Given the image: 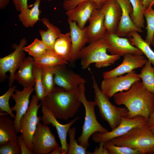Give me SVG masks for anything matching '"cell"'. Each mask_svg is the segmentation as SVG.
Returning a JSON list of instances; mask_svg holds the SVG:
<instances>
[{
    "mask_svg": "<svg viewBox=\"0 0 154 154\" xmlns=\"http://www.w3.org/2000/svg\"><path fill=\"white\" fill-rule=\"evenodd\" d=\"M16 86L10 87L4 94L0 96V112H7L12 118L14 119L15 116L13 113V111L9 106V100L12 94L16 90Z\"/></svg>",
    "mask_w": 154,
    "mask_h": 154,
    "instance_id": "36",
    "label": "cell"
},
{
    "mask_svg": "<svg viewBox=\"0 0 154 154\" xmlns=\"http://www.w3.org/2000/svg\"><path fill=\"white\" fill-rule=\"evenodd\" d=\"M88 21V37L89 43L103 38L107 31L104 23V16L98 9L92 13Z\"/></svg>",
    "mask_w": 154,
    "mask_h": 154,
    "instance_id": "21",
    "label": "cell"
},
{
    "mask_svg": "<svg viewBox=\"0 0 154 154\" xmlns=\"http://www.w3.org/2000/svg\"><path fill=\"white\" fill-rule=\"evenodd\" d=\"M55 66L41 68L42 70V80L46 96L55 87L54 77Z\"/></svg>",
    "mask_w": 154,
    "mask_h": 154,
    "instance_id": "31",
    "label": "cell"
},
{
    "mask_svg": "<svg viewBox=\"0 0 154 154\" xmlns=\"http://www.w3.org/2000/svg\"><path fill=\"white\" fill-rule=\"evenodd\" d=\"M23 50L36 59L44 54L48 50L41 40L36 38L30 44L25 46Z\"/></svg>",
    "mask_w": 154,
    "mask_h": 154,
    "instance_id": "33",
    "label": "cell"
},
{
    "mask_svg": "<svg viewBox=\"0 0 154 154\" xmlns=\"http://www.w3.org/2000/svg\"><path fill=\"white\" fill-rule=\"evenodd\" d=\"M45 0V1H50L51 0Z\"/></svg>",
    "mask_w": 154,
    "mask_h": 154,
    "instance_id": "50",
    "label": "cell"
},
{
    "mask_svg": "<svg viewBox=\"0 0 154 154\" xmlns=\"http://www.w3.org/2000/svg\"><path fill=\"white\" fill-rule=\"evenodd\" d=\"M147 125L150 128L154 125V110L148 120Z\"/></svg>",
    "mask_w": 154,
    "mask_h": 154,
    "instance_id": "44",
    "label": "cell"
},
{
    "mask_svg": "<svg viewBox=\"0 0 154 154\" xmlns=\"http://www.w3.org/2000/svg\"><path fill=\"white\" fill-rule=\"evenodd\" d=\"M104 17L107 32L116 33L120 21L121 9L116 0H109L100 9Z\"/></svg>",
    "mask_w": 154,
    "mask_h": 154,
    "instance_id": "20",
    "label": "cell"
},
{
    "mask_svg": "<svg viewBox=\"0 0 154 154\" xmlns=\"http://www.w3.org/2000/svg\"><path fill=\"white\" fill-rule=\"evenodd\" d=\"M34 59L30 56L25 58L14 75V79L24 88L32 87L35 85L33 74Z\"/></svg>",
    "mask_w": 154,
    "mask_h": 154,
    "instance_id": "22",
    "label": "cell"
},
{
    "mask_svg": "<svg viewBox=\"0 0 154 154\" xmlns=\"http://www.w3.org/2000/svg\"><path fill=\"white\" fill-rule=\"evenodd\" d=\"M147 121L145 118L140 116L133 118L124 117L116 128L104 133H94L92 135V139L96 143H104L125 134L134 128L147 124Z\"/></svg>",
    "mask_w": 154,
    "mask_h": 154,
    "instance_id": "10",
    "label": "cell"
},
{
    "mask_svg": "<svg viewBox=\"0 0 154 154\" xmlns=\"http://www.w3.org/2000/svg\"><path fill=\"white\" fill-rule=\"evenodd\" d=\"M144 11L152 8L154 3V0H142Z\"/></svg>",
    "mask_w": 154,
    "mask_h": 154,
    "instance_id": "43",
    "label": "cell"
},
{
    "mask_svg": "<svg viewBox=\"0 0 154 154\" xmlns=\"http://www.w3.org/2000/svg\"><path fill=\"white\" fill-rule=\"evenodd\" d=\"M143 14L147 23V34L145 40L150 45L154 35V10L152 8L147 9L144 11Z\"/></svg>",
    "mask_w": 154,
    "mask_h": 154,
    "instance_id": "35",
    "label": "cell"
},
{
    "mask_svg": "<svg viewBox=\"0 0 154 154\" xmlns=\"http://www.w3.org/2000/svg\"><path fill=\"white\" fill-rule=\"evenodd\" d=\"M108 47L103 38L90 42L81 50L79 57L82 68L86 69L92 64L100 68L114 64L120 58L118 55L109 54L107 53Z\"/></svg>",
    "mask_w": 154,
    "mask_h": 154,
    "instance_id": "4",
    "label": "cell"
},
{
    "mask_svg": "<svg viewBox=\"0 0 154 154\" xmlns=\"http://www.w3.org/2000/svg\"><path fill=\"white\" fill-rule=\"evenodd\" d=\"M117 105H123L128 110L127 117L140 116L148 120L154 110V94L148 91L142 82L134 83L128 90L113 96Z\"/></svg>",
    "mask_w": 154,
    "mask_h": 154,
    "instance_id": "1",
    "label": "cell"
},
{
    "mask_svg": "<svg viewBox=\"0 0 154 154\" xmlns=\"http://www.w3.org/2000/svg\"><path fill=\"white\" fill-rule=\"evenodd\" d=\"M9 114L6 112H0V116H8Z\"/></svg>",
    "mask_w": 154,
    "mask_h": 154,
    "instance_id": "47",
    "label": "cell"
},
{
    "mask_svg": "<svg viewBox=\"0 0 154 154\" xmlns=\"http://www.w3.org/2000/svg\"><path fill=\"white\" fill-rule=\"evenodd\" d=\"M98 147L96 148L94 151L91 154H110L108 149L104 146V143H99Z\"/></svg>",
    "mask_w": 154,
    "mask_h": 154,
    "instance_id": "42",
    "label": "cell"
},
{
    "mask_svg": "<svg viewBox=\"0 0 154 154\" xmlns=\"http://www.w3.org/2000/svg\"><path fill=\"white\" fill-rule=\"evenodd\" d=\"M104 145L110 154H140L138 151L129 147L114 145L108 141L104 143Z\"/></svg>",
    "mask_w": 154,
    "mask_h": 154,
    "instance_id": "37",
    "label": "cell"
},
{
    "mask_svg": "<svg viewBox=\"0 0 154 154\" xmlns=\"http://www.w3.org/2000/svg\"><path fill=\"white\" fill-rule=\"evenodd\" d=\"M151 44L153 46H154V35L153 37V38Z\"/></svg>",
    "mask_w": 154,
    "mask_h": 154,
    "instance_id": "49",
    "label": "cell"
},
{
    "mask_svg": "<svg viewBox=\"0 0 154 154\" xmlns=\"http://www.w3.org/2000/svg\"><path fill=\"white\" fill-rule=\"evenodd\" d=\"M40 0H36L31 9L22 10L18 15L19 21L25 27H32L39 20L41 11L39 9Z\"/></svg>",
    "mask_w": 154,
    "mask_h": 154,
    "instance_id": "26",
    "label": "cell"
},
{
    "mask_svg": "<svg viewBox=\"0 0 154 154\" xmlns=\"http://www.w3.org/2000/svg\"><path fill=\"white\" fill-rule=\"evenodd\" d=\"M123 56V61L119 65L112 70L104 72V78L122 75L142 67L147 60L142 55L127 54Z\"/></svg>",
    "mask_w": 154,
    "mask_h": 154,
    "instance_id": "16",
    "label": "cell"
},
{
    "mask_svg": "<svg viewBox=\"0 0 154 154\" xmlns=\"http://www.w3.org/2000/svg\"><path fill=\"white\" fill-rule=\"evenodd\" d=\"M68 62L56 54L52 49L48 50L42 56L34 60L33 65L38 67L42 68L67 64Z\"/></svg>",
    "mask_w": 154,
    "mask_h": 154,
    "instance_id": "27",
    "label": "cell"
},
{
    "mask_svg": "<svg viewBox=\"0 0 154 154\" xmlns=\"http://www.w3.org/2000/svg\"><path fill=\"white\" fill-rule=\"evenodd\" d=\"M98 9L96 3L92 0H86L79 4L75 8L66 11L67 20L76 22L80 28L83 29L93 13Z\"/></svg>",
    "mask_w": 154,
    "mask_h": 154,
    "instance_id": "18",
    "label": "cell"
},
{
    "mask_svg": "<svg viewBox=\"0 0 154 154\" xmlns=\"http://www.w3.org/2000/svg\"><path fill=\"white\" fill-rule=\"evenodd\" d=\"M42 68L33 65V74L35 80V90L39 101L43 100L46 96L42 80Z\"/></svg>",
    "mask_w": 154,
    "mask_h": 154,
    "instance_id": "34",
    "label": "cell"
},
{
    "mask_svg": "<svg viewBox=\"0 0 154 154\" xmlns=\"http://www.w3.org/2000/svg\"><path fill=\"white\" fill-rule=\"evenodd\" d=\"M38 100L35 95H33L28 109L21 118L20 122V132L28 148L33 151L32 142L33 135L37 125L41 120V117L38 116L39 108L41 106L38 104Z\"/></svg>",
    "mask_w": 154,
    "mask_h": 154,
    "instance_id": "7",
    "label": "cell"
},
{
    "mask_svg": "<svg viewBox=\"0 0 154 154\" xmlns=\"http://www.w3.org/2000/svg\"><path fill=\"white\" fill-rule=\"evenodd\" d=\"M127 37L131 44L139 49L154 66V51L150 45L142 38L138 32L134 31L129 33Z\"/></svg>",
    "mask_w": 154,
    "mask_h": 154,
    "instance_id": "28",
    "label": "cell"
},
{
    "mask_svg": "<svg viewBox=\"0 0 154 154\" xmlns=\"http://www.w3.org/2000/svg\"><path fill=\"white\" fill-rule=\"evenodd\" d=\"M139 74V77L145 88L149 92L154 94V67L148 60L142 67Z\"/></svg>",
    "mask_w": 154,
    "mask_h": 154,
    "instance_id": "29",
    "label": "cell"
},
{
    "mask_svg": "<svg viewBox=\"0 0 154 154\" xmlns=\"http://www.w3.org/2000/svg\"><path fill=\"white\" fill-rule=\"evenodd\" d=\"M41 110L42 116L41 120L43 123L47 125L52 124L55 127L60 139L62 154H67L68 145L66 141L67 133L71 125L79 119V117H76L66 124H62L58 122L51 112L46 107L41 106Z\"/></svg>",
    "mask_w": 154,
    "mask_h": 154,
    "instance_id": "14",
    "label": "cell"
},
{
    "mask_svg": "<svg viewBox=\"0 0 154 154\" xmlns=\"http://www.w3.org/2000/svg\"><path fill=\"white\" fill-rule=\"evenodd\" d=\"M72 44L70 64L74 63L78 58L80 52L86 43H89L88 37V27L80 28L75 21L67 20Z\"/></svg>",
    "mask_w": 154,
    "mask_h": 154,
    "instance_id": "17",
    "label": "cell"
},
{
    "mask_svg": "<svg viewBox=\"0 0 154 154\" xmlns=\"http://www.w3.org/2000/svg\"><path fill=\"white\" fill-rule=\"evenodd\" d=\"M34 90L35 88L32 87L24 88L22 91L16 89L15 93L11 96V98L15 102V105L11 109L16 112L14 121L15 128L17 133L20 132L21 119L28 109L29 97Z\"/></svg>",
    "mask_w": 154,
    "mask_h": 154,
    "instance_id": "15",
    "label": "cell"
},
{
    "mask_svg": "<svg viewBox=\"0 0 154 154\" xmlns=\"http://www.w3.org/2000/svg\"><path fill=\"white\" fill-rule=\"evenodd\" d=\"M79 87L78 99L84 107L85 113L82 133L78 138V141L80 145L87 148L89 146V138L94 133H104L108 131L97 120L94 110L95 103L94 101H89L87 99L85 95V84H81Z\"/></svg>",
    "mask_w": 154,
    "mask_h": 154,
    "instance_id": "6",
    "label": "cell"
},
{
    "mask_svg": "<svg viewBox=\"0 0 154 154\" xmlns=\"http://www.w3.org/2000/svg\"><path fill=\"white\" fill-rule=\"evenodd\" d=\"M53 50L57 55L69 62L72 52V44L70 33L62 34L57 38Z\"/></svg>",
    "mask_w": 154,
    "mask_h": 154,
    "instance_id": "25",
    "label": "cell"
},
{
    "mask_svg": "<svg viewBox=\"0 0 154 154\" xmlns=\"http://www.w3.org/2000/svg\"><path fill=\"white\" fill-rule=\"evenodd\" d=\"M141 80L139 74L133 70L124 75L104 78L100 89L110 98L117 92L128 90L134 83Z\"/></svg>",
    "mask_w": 154,
    "mask_h": 154,
    "instance_id": "9",
    "label": "cell"
},
{
    "mask_svg": "<svg viewBox=\"0 0 154 154\" xmlns=\"http://www.w3.org/2000/svg\"><path fill=\"white\" fill-rule=\"evenodd\" d=\"M32 142L33 154L49 153L59 145L49 126L40 121L37 125Z\"/></svg>",
    "mask_w": 154,
    "mask_h": 154,
    "instance_id": "11",
    "label": "cell"
},
{
    "mask_svg": "<svg viewBox=\"0 0 154 154\" xmlns=\"http://www.w3.org/2000/svg\"><path fill=\"white\" fill-rule=\"evenodd\" d=\"M10 116H0V146L18 141L14 122Z\"/></svg>",
    "mask_w": 154,
    "mask_h": 154,
    "instance_id": "23",
    "label": "cell"
},
{
    "mask_svg": "<svg viewBox=\"0 0 154 154\" xmlns=\"http://www.w3.org/2000/svg\"><path fill=\"white\" fill-rule=\"evenodd\" d=\"M151 130L152 132L154 134V125L151 127Z\"/></svg>",
    "mask_w": 154,
    "mask_h": 154,
    "instance_id": "48",
    "label": "cell"
},
{
    "mask_svg": "<svg viewBox=\"0 0 154 154\" xmlns=\"http://www.w3.org/2000/svg\"><path fill=\"white\" fill-rule=\"evenodd\" d=\"M10 0H0V9H3L9 4Z\"/></svg>",
    "mask_w": 154,
    "mask_h": 154,
    "instance_id": "45",
    "label": "cell"
},
{
    "mask_svg": "<svg viewBox=\"0 0 154 154\" xmlns=\"http://www.w3.org/2000/svg\"><path fill=\"white\" fill-rule=\"evenodd\" d=\"M27 41L25 38H23L13 52L0 59V81H3L7 78L6 74L9 72L10 76L8 85L9 87L12 86L15 80L16 71L25 58L23 48L27 44Z\"/></svg>",
    "mask_w": 154,
    "mask_h": 154,
    "instance_id": "8",
    "label": "cell"
},
{
    "mask_svg": "<svg viewBox=\"0 0 154 154\" xmlns=\"http://www.w3.org/2000/svg\"><path fill=\"white\" fill-rule=\"evenodd\" d=\"M0 154H21V149L18 141L10 142L0 146Z\"/></svg>",
    "mask_w": 154,
    "mask_h": 154,
    "instance_id": "38",
    "label": "cell"
},
{
    "mask_svg": "<svg viewBox=\"0 0 154 154\" xmlns=\"http://www.w3.org/2000/svg\"><path fill=\"white\" fill-rule=\"evenodd\" d=\"M79 93V87L68 91L55 87L40 104L48 109L57 119L67 121L75 115L82 104L78 99Z\"/></svg>",
    "mask_w": 154,
    "mask_h": 154,
    "instance_id": "2",
    "label": "cell"
},
{
    "mask_svg": "<svg viewBox=\"0 0 154 154\" xmlns=\"http://www.w3.org/2000/svg\"><path fill=\"white\" fill-rule=\"evenodd\" d=\"M88 0H64L62 5L66 11L75 8L80 3ZM94 1L96 4L98 9H100L109 0H90Z\"/></svg>",
    "mask_w": 154,
    "mask_h": 154,
    "instance_id": "39",
    "label": "cell"
},
{
    "mask_svg": "<svg viewBox=\"0 0 154 154\" xmlns=\"http://www.w3.org/2000/svg\"><path fill=\"white\" fill-rule=\"evenodd\" d=\"M121 9V14L116 33L119 36L125 37L130 33L134 31L142 33V29L135 25L132 22L130 15L132 8L129 0H116Z\"/></svg>",
    "mask_w": 154,
    "mask_h": 154,
    "instance_id": "19",
    "label": "cell"
},
{
    "mask_svg": "<svg viewBox=\"0 0 154 154\" xmlns=\"http://www.w3.org/2000/svg\"><path fill=\"white\" fill-rule=\"evenodd\" d=\"M76 129L75 127L70 128L68 133L69 139L67 154H86L91 153L86 151L87 148L80 145L78 143L75 137Z\"/></svg>",
    "mask_w": 154,
    "mask_h": 154,
    "instance_id": "32",
    "label": "cell"
},
{
    "mask_svg": "<svg viewBox=\"0 0 154 154\" xmlns=\"http://www.w3.org/2000/svg\"><path fill=\"white\" fill-rule=\"evenodd\" d=\"M42 22L47 27L46 30L39 31L40 35L41 40L45 44L48 50L53 49L56 39L62 34L60 30L51 23L46 18L41 19Z\"/></svg>",
    "mask_w": 154,
    "mask_h": 154,
    "instance_id": "24",
    "label": "cell"
},
{
    "mask_svg": "<svg viewBox=\"0 0 154 154\" xmlns=\"http://www.w3.org/2000/svg\"><path fill=\"white\" fill-rule=\"evenodd\" d=\"M66 65L55 66L54 77V85L68 91L76 90L80 84H85L86 81L80 75L68 69Z\"/></svg>",
    "mask_w": 154,
    "mask_h": 154,
    "instance_id": "12",
    "label": "cell"
},
{
    "mask_svg": "<svg viewBox=\"0 0 154 154\" xmlns=\"http://www.w3.org/2000/svg\"><path fill=\"white\" fill-rule=\"evenodd\" d=\"M153 6H154V4H153Z\"/></svg>",
    "mask_w": 154,
    "mask_h": 154,
    "instance_id": "51",
    "label": "cell"
},
{
    "mask_svg": "<svg viewBox=\"0 0 154 154\" xmlns=\"http://www.w3.org/2000/svg\"><path fill=\"white\" fill-rule=\"evenodd\" d=\"M94 94V102L99 109L100 115L108 123L112 130L117 127L122 119L127 117L128 110L125 107H119L112 104L109 98L100 88L95 77L90 69Z\"/></svg>",
    "mask_w": 154,
    "mask_h": 154,
    "instance_id": "5",
    "label": "cell"
},
{
    "mask_svg": "<svg viewBox=\"0 0 154 154\" xmlns=\"http://www.w3.org/2000/svg\"><path fill=\"white\" fill-rule=\"evenodd\" d=\"M103 38L106 43L108 51L111 54L123 56L127 54H143L139 49L131 44L128 38L119 37L116 33L107 32Z\"/></svg>",
    "mask_w": 154,
    "mask_h": 154,
    "instance_id": "13",
    "label": "cell"
},
{
    "mask_svg": "<svg viewBox=\"0 0 154 154\" xmlns=\"http://www.w3.org/2000/svg\"><path fill=\"white\" fill-rule=\"evenodd\" d=\"M27 0H13L15 8L18 11L28 8L27 5Z\"/></svg>",
    "mask_w": 154,
    "mask_h": 154,
    "instance_id": "41",
    "label": "cell"
},
{
    "mask_svg": "<svg viewBox=\"0 0 154 154\" xmlns=\"http://www.w3.org/2000/svg\"><path fill=\"white\" fill-rule=\"evenodd\" d=\"M62 148L61 146H58L49 154H62Z\"/></svg>",
    "mask_w": 154,
    "mask_h": 154,
    "instance_id": "46",
    "label": "cell"
},
{
    "mask_svg": "<svg viewBox=\"0 0 154 154\" xmlns=\"http://www.w3.org/2000/svg\"><path fill=\"white\" fill-rule=\"evenodd\" d=\"M108 141L114 145L129 147L140 154H154V134L147 124L134 128Z\"/></svg>",
    "mask_w": 154,
    "mask_h": 154,
    "instance_id": "3",
    "label": "cell"
},
{
    "mask_svg": "<svg viewBox=\"0 0 154 154\" xmlns=\"http://www.w3.org/2000/svg\"><path fill=\"white\" fill-rule=\"evenodd\" d=\"M132 7L131 19L138 27L142 29L144 26V9L142 0H129Z\"/></svg>",
    "mask_w": 154,
    "mask_h": 154,
    "instance_id": "30",
    "label": "cell"
},
{
    "mask_svg": "<svg viewBox=\"0 0 154 154\" xmlns=\"http://www.w3.org/2000/svg\"><path fill=\"white\" fill-rule=\"evenodd\" d=\"M18 141L21 149V154H33V151L28 148L21 135L18 136Z\"/></svg>",
    "mask_w": 154,
    "mask_h": 154,
    "instance_id": "40",
    "label": "cell"
}]
</instances>
